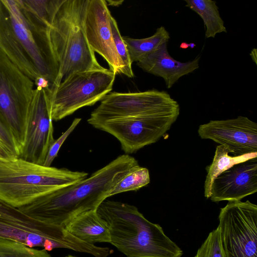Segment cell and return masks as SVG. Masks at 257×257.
I'll use <instances>...</instances> for the list:
<instances>
[{
    "mask_svg": "<svg viewBox=\"0 0 257 257\" xmlns=\"http://www.w3.org/2000/svg\"><path fill=\"white\" fill-rule=\"evenodd\" d=\"M50 30L22 0H0V49L33 81L45 79L52 92L59 85V67Z\"/></svg>",
    "mask_w": 257,
    "mask_h": 257,
    "instance_id": "1",
    "label": "cell"
},
{
    "mask_svg": "<svg viewBox=\"0 0 257 257\" xmlns=\"http://www.w3.org/2000/svg\"><path fill=\"white\" fill-rule=\"evenodd\" d=\"M129 155H121L89 177L61 187L18 208L38 221L64 227L84 212L96 210L115 185L127 174L139 166Z\"/></svg>",
    "mask_w": 257,
    "mask_h": 257,
    "instance_id": "2",
    "label": "cell"
},
{
    "mask_svg": "<svg viewBox=\"0 0 257 257\" xmlns=\"http://www.w3.org/2000/svg\"><path fill=\"white\" fill-rule=\"evenodd\" d=\"M96 211L107 223L109 243L126 257H181L183 251L162 227L147 219L134 205L103 201Z\"/></svg>",
    "mask_w": 257,
    "mask_h": 257,
    "instance_id": "3",
    "label": "cell"
},
{
    "mask_svg": "<svg viewBox=\"0 0 257 257\" xmlns=\"http://www.w3.org/2000/svg\"><path fill=\"white\" fill-rule=\"evenodd\" d=\"M87 176L84 171L45 167L18 158H0V200L18 208Z\"/></svg>",
    "mask_w": 257,
    "mask_h": 257,
    "instance_id": "4",
    "label": "cell"
},
{
    "mask_svg": "<svg viewBox=\"0 0 257 257\" xmlns=\"http://www.w3.org/2000/svg\"><path fill=\"white\" fill-rule=\"evenodd\" d=\"M88 1L64 0L50 27L51 42L59 67V85L74 73L104 68L85 34L83 22Z\"/></svg>",
    "mask_w": 257,
    "mask_h": 257,
    "instance_id": "5",
    "label": "cell"
},
{
    "mask_svg": "<svg viewBox=\"0 0 257 257\" xmlns=\"http://www.w3.org/2000/svg\"><path fill=\"white\" fill-rule=\"evenodd\" d=\"M116 74L110 69L76 72L51 93L47 92L52 120L58 121L78 109L91 106L111 92Z\"/></svg>",
    "mask_w": 257,
    "mask_h": 257,
    "instance_id": "6",
    "label": "cell"
},
{
    "mask_svg": "<svg viewBox=\"0 0 257 257\" xmlns=\"http://www.w3.org/2000/svg\"><path fill=\"white\" fill-rule=\"evenodd\" d=\"M34 85V81L0 49V115L11 130L20 151L25 141Z\"/></svg>",
    "mask_w": 257,
    "mask_h": 257,
    "instance_id": "7",
    "label": "cell"
},
{
    "mask_svg": "<svg viewBox=\"0 0 257 257\" xmlns=\"http://www.w3.org/2000/svg\"><path fill=\"white\" fill-rule=\"evenodd\" d=\"M178 102L165 91L112 92L101 100L90 114L88 123L97 124L123 118L150 115H179Z\"/></svg>",
    "mask_w": 257,
    "mask_h": 257,
    "instance_id": "8",
    "label": "cell"
},
{
    "mask_svg": "<svg viewBox=\"0 0 257 257\" xmlns=\"http://www.w3.org/2000/svg\"><path fill=\"white\" fill-rule=\"evenodd\" d=\"M0 238L15 240L31 247L47 251L64 248L73 249L75 237L64 227L36 220L0 200Z\"/></svg>",
    "mask_w": 257,
    "mask_h": 257,
    "instance_id": "9",
    "label": "cell"
},
{
    "mask_svg": "<svg viewBox=\"0 0 257 257\" xmlns=\"http://www.w3.org/2000/svg\"><path fill=\"white\" fill-rule=\"evenodd\" d=\"M226 257H257V206L248 200L228 201L218 216Z\"/></svg>",
    "mask_w": 257,
    "mask_h": 257,
    "instance_id": "10",
    "label": "cell"
},
{
    "mask_svg": "<svg viewBox=\"0 0 257 257\" xmlns=\"http://www.w3.org/2000/svg\"><path fill=\"white\" fill-rule=\"evenodd\" d=\"M178 115L126 117L98 123L93 127L108 133L120 143L126 154H132L158 141L176 121Z\"/></svg>",
    "mask_w": 257,
    "mask_h": 257,
    "instance_id": "11",
    "label": "cell"
},
{
    "mask_svg": "<svg viewBox=\"0 0 257 257\" xmlns=\"http://www.w3.org/2000/svg\"><path fill=\"white\" fill-rule=\"evenodd\" d=\"M49 99L44 88L36 87L29 109L24 144L18 157L43 165L54 141Z\"/></svg>",
    "mask_w": 257,
    "mask_h": 257,
    "instance_id": "12",
    "label": "cell"
},
{
    "mask_svg": "<svg viewBox=\"0 0 257 257\" xmlns=\"http://www.w3.org/2000/svg\"><path fill=\"white\" fill-rule=\"evenodd\" d=\"M198 133L226 147L233 156L257 153V124L246 116L211 120L200 125Z\"/></svg>",
    "mask_w": 257,
    "mask_h": 257,
    "instance_id": "13",
    "label": "cell"
},
{
    "mask_svg": "<svg viewBox=\"0 0 257 257\" xmlns=\"http://www.w3.org/2000/svg\"><path fill=\"white\" fill-rule=\"evenodd\" d=\"M112 16L105 0H88L84 18V29L88 43L94 52L107 62L116 74L122 64L115 46L110 20Z\"/></svg>",
    "mask_w": 257,
    "mask_h": 257,
    "instance_id": "14",
    "label": "cell"
},
{
    "mask_svg": "<svg viewBox=\"0 0 257 257\" xmlns=\"http://www.w3.org/2000/svg\"><path fill=\"white\" fill-rule=\"evenodd\" d=\"M257 191V157L234 165L219 174L211 186L213 202L241 201Z\"/></svg>",
    "mask_w": 257,
    "mask_h": 257,
    "instance_id": "15",
    "label": "cell"
},
{
    "mask_svg": "<svg viewBox=\"0 0 257 257\" xmlns=\"http://www.w3.org/2000/svg\"><path fill=\"white\" fill-rule=\"evenodd\" d=\"M167 44H163L137 64L145 71L163 78L167 87L170 88L179 78L199 68L200 57L187 62H180L170 55Z\"/></svg>",
    "mask_w": 257,
    "mask_h": 257,
    "instance_id": "16",
    "label": "cell"
},
{
    "mask_svg": "<svg viewBox=\"0 0 257 257\" xmlns=\"http://www.w3.org/2000/svg\"><path fill=\"white\" fill-rule=\"evenodd\" d=\"M66 230L78 239L88 243L110 242V232L106 221L96 210L82 213L70 220Z\"/></svg>",
    "mask_w": 257,
    "mask_h": 257,
    "instance_id": "17",
    "label": "cell"
},
{
    "mask_svg": "<svg viewBox=\"0 0 257 257\" xmlns=\"http://www.w3.org/2000/svg\"><path fill=\"white\" fill-rule=\"evenodd\" d=\"M229 153L228 149L224 146L220 145L216 147L213 161L207 167V174L204 183V196L207 199L210 197L213 181L219 174L234 165L257 157V153L239 156H230Z\"/></svg>",
    "mask_w": 257,
    "mask_h": 257,
    "instance_id": "18",
    "label": "cell"
},
{
    "mask_svg": "<svg viewBox=\"0 0 257 257\" xmlns=\"http://www.w3.org/2000/svg\"><path fill=\"white\" fill-rule=\"evenodd\" d=\"M186 7L196 13L203 20L205 37L214 38L217 34L227 32L216 2L212 0H185Z\"/></svg>",
    "mask_w": 257,
    "mask_h": 257,
    "instance_id": "19",
    "label": "cell"
},
{
    "mask_svg": "<svg viewBox=\"0 0 257 257\" xmlns=\"http://www.w3.org/2000/svg\"><path fill=\"white\" fill-rule=\"evenodd\" d=\"M132 63L138 62L148 54L157 50L170 39L169 32L163 26L158 28L155 34L146 38L134 39L122 37Z\"/></svg>",
    "mask_w": 257,
    "mask_h": 257,
    "instance_id": "20",
    "label": "cell"
},
{
    "mask_svg": "<svg viewBox=\"0 0 257 257\" xmlns=\"http://www.w3.org/2000/svg\"><path fill=\"white\" fill-rule=\"evenodd\" d=\"M150 182L149 170L139 166L127 174L115 185L109 196L122 192L138 190L148 185Z\"/></svg>",
    "mask_w": 257,
    "mask_h": 257,
    "instance_id": "21",
    "label": "cell"
},
{
    "mask_svg": "<svg viewBox=\"0 0 257 257\" xmlns=\"http://www.w3.org/2000/svg\"><path fill=\"white\" fill-rule=\"evenodd\" d=\"M0 257H51L48 251L29 247L21 242L0 238Z\"/></svg>",
    "mask_w": 257,
    "mask_h": 257,
    "instance_id": "22",
    "label": "cell"
},
{
    "mask_svg": "<svg viewBox=\"0 0 257 257\" xmlns=\"http://www.w3.org/2000/svg\"><path fill=\"white\" fill-rule=\"evenodd\" d=\"M25 7L50 27L64 0H22Z\"/></svg>",
    "mask_w": 257,
    "mask_h": 257,
    "instance_id": "23",
    "label": "cell"
},
{
    "mask_svg": "<svg viewBox=\"0 0 257 257\" xmlns=\"http://www.w3.org/2000/svg\"><path fill=\"white\" fill-rule=\"evenodd\" d=\"M110 25L116 50L122 64L120 73L129 78H133L134 75L132 70V63L126 46L120 34L117 23L112 17L110 20Z\"/></svg>",
    "mask_w": 257,
    "mask_h": 257,
    "instance_id": "24",
    "label": "cell"
},
{
    "mask_svg": "<svg viewBox=\"0 0 257 257\" xmlns=\"http://www.w3.org/2000/svg\"><path fill=\"white\" fill-rule=\"evenodd\" d=\"M194 257H226L218 226L209 233Z\"/></svg>",
    "mask_w": 257,
    "mask_h": 257,
    "instance_id": "25",
    "label": "cell"
},
{
    "mask_svg": "<svg viewBox=\"0 0 257 257\" xmlns=\"http://www.w3.org/2000/svg\"><path fill=\"white\" fill-rule=\"evenodd\" d=\"M81 120V118H75L67 130L59 138L54 140L49 148L43 166L51 167L53 161L57 157L61 146Z\"/></svg>",
    "mask_w": 257,
    "mask_h": 257,
    "instance_id": "26",
    "label": "cell"
},
{
    "mask_svg": "<svg viewBox=\"0 0 257 257\" xmlns=\"http://www.w3.org/2000/svg\"><path fill=\"white\" fill-rule=\"evenodd\" d=\"M0 143L15 157L20 155V150L9 126L0 115Z\"/></svg>",
    "mask_w": 257,
    "mask_h": 257,
    "instance_id": "27",
    "label": "cell"
},
{
    "mask_svg": "<svg viewBox=\"0 0 257 257\" xmlns=\"http://www.w3.org/2000/svg\"><path fill=\"white\" fill-rule=\"evenodd\" d=\"M15 158L0 143V158L8 159Z\"/></svg>",
    "mask_w": 257,
    "mask_h": 257,
    "instance_id": "28",
    "label": "cell"
},
{
    "mask_svg": "<svg viewBox=\"0 0 257 257\" xmlns=\"http://www.w3.org/2000/svg\"><path fill=\"white\" fill-rule=\"evenodd\" d=\"M106 2L108 3V5H111V6H117L119 5H121L123 1H106Z\"/></svg>",
    "mask_w": 257,
    "mask_h": 257,
    "instance_id": "29",
    "label": "cell"
},
{
    "mask_svg": "<svg viewBox=\"0 0 257 257\" xmlns=\"http://www.w3.org/2000/svg\"><path fill=\"white\" fill-rule=\"evenodd\" d=\"M65 257H76V256H72L71 255H69L66 256Z\"/></svg>",
    "mask_w": 257,
    "mask_h": 257,
    "instance_id": "30",
    "label": "cell"
}]
</instances>
